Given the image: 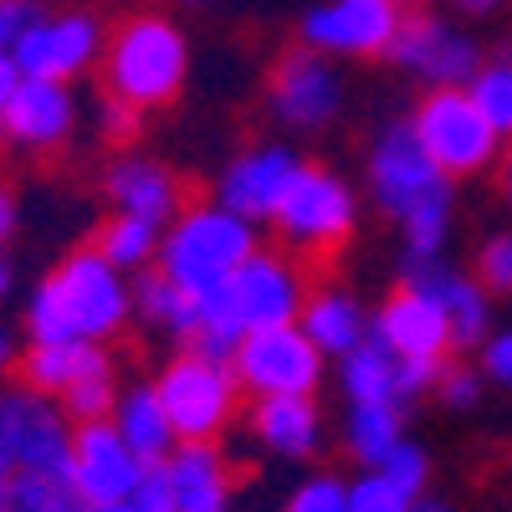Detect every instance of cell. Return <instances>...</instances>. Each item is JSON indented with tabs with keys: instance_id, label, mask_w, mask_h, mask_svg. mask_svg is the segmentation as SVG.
Segmentation results:
<instances>
[{
	"instance_id": "6da1fadb",
	"label": "cell",
	"mask_w": 512,
	"mask_h": 512,
	"mask_svg": "<svg viewBox=\"0 0 512 512\" xmlns=\"http://www.w3.org/2000/svg\"><path fill=\"white\" fill-rule=\"evenodd\" d=\"M134 318V292L123 287V272L93 246L67 251L62 262L36 282L26 303V338L31 344H62V338H88L108 344Z\"/></svg>"
},
{
	"instance_id": "7a4b0ae2",
	"label": "cell",
	"mask_w": 512,
	"mask_h": 512,
	"mask_svg": "<svg viewBox=\"0 0 512 512\" xmlns=\"http://www.w3.org/2000/svg\"><path fill=\"white\" fill-rule=\"evenodd\" d=\"M98 62H103V98H118L139 113H154V108H169L185 93L190 41L169 16L139 11V16H128L108 31Z\"/></svg>"
},
{
	"instance_id": "3957f363",
	"label": "cell",
	"mask_w": 512,
	"mask_h": 512,
	"mask_svg": "<svg viewBox=\"0 0 512 512\" xmlns=\"http://www.w3.org/2000/svg\"><path fill=\"white\" fill-rule=\"evenodd\" d=\"M282 246L297 267L308 272V282H328V272L344 262V251L359 226V200L354 190L323 164H303L297 180L287 185L277 216H272Z\"/></svg>"
},
{
	"instance_id": "277c9868",
	"label": "cell",
	"mask_w": 512,
	"mask_h": 512,
	"mask_svg": "<svg viewBox=\"0 0 512 512\" xmlns=\"http://www.w3.org/2000/svg\"><path fill=\"white\" fill-rule=\"evenodd\" d=\"M256 251L251 221H241L226 205H185L159 236V272L185 287L190 297L216 292L231 272Z\"/></svg>"
},
{
	"instance_id": "5b68a950",
	"label": "cell",
	"mask_w": 512,
	"mask_h": 512,
	"mask_svg": "<svg viewBox=\"0 0 512 512\" xmlns=\"http://www.w3.org/2000/svg\"><path fill=\"white\" fill-rule=\"evenodd\" d=\"M154 390H159L164 415H169L180 441H221L241 410V384H236L231 364L205 359L195 349L169 359L154 379Z\"/></svg>"
},
{
	"instance_id": "8992f818",
	"label": "cell",
	"mask_w": 512,
	"mask_h": 512,
	"mask_svg": "<svg viewBox=\"0 0 512 512\" xmlns=\"http://www.w3.org/2000/svg\"><path fill=\"white\" fill-rule=\"evenodd\" d=\"M410 128L420 149L431 154V164L441 169L446 180H466V175H482V169L497 159V128L482 118V108L472 103L466 88H431L415 113Z\"/></svg>"
},
{
	"instance_id": "52a82bcc",
	"label": "cell",
	"mask_w": 512,
	"mask_h": 512,
	"mask_svg": "<svg viewBox=\"0 0 512 512\" xmlns=\"http://www.w3.org/2000/svg\"><path fill=\"white\" fill-rule=\"evenodd\" d=\"M72 461V420L57 400L26 390V384H0V477L41 472L67 477Z\"/></svg>"
},
{
	"instance_id": "ba28073f",
	"label": "cell",
	"mask_w": 512,
	"mask_h": 512,
	"mask_svg": "<svg viewBox=\"0 0 512 512\" xmlns=\"http://www.w3.org/2000/svg\"><path fill=\"white\" fill-rule=\"evenodd\" d=\"M231 374H236L241 390L256 395V400L318 395V384H323V349L297 323L262 328V333H246L236 344Z\"/></svg>"
},
{
	"instance_id": "9c48e42d",
	"label": "cell",
	"mask_w": 512,
	"mask_h": 512,
	"mask_svg": "<svg viewBox=\"0 0 512 512\" xmlns=\"http://www.w3.org/2000/svg\"><path fill=\"white\" fill-rule=\"evenodd\" d=\"M369 190H374V205H379L395 226H400L405 216H415L420 205L451 200V180L431 164V154L420 149L410 118L384 123L379 139L369 144Z\"/></svg>"
},
{
	"instance_id": "30bf717a",
	"label": "cell",
	"mask_w": 512,
	"mask_h": 512,
	"mask_svg": "<svg viewBox=\"0 0 512 512\" xmlns=\"http://www.w3.org/2000/svg\"><path fill=\"white\" fill-rule=\"evenodd\" d=\"M267 108L277 123L313 134L344 113V77L313 47H282L267 67Z\"/></svg>"
},
{
	"instance_id": "8fae6325",
	"label": "cell",
	"mask_w": 512,
	"mask_h": 512,
	"mask_svg": "<svg viewBox=\"0 0 512 512\" xmlns=\"http://www.w3.org/2000/svg\"><path fill=\"white\" fill-rule=\"evenodd\" d=\"M390 57L400 72L431 82V88H461V82H472L477 67H482V47L461 26L431 16V11H410L400 16V31L390 41Z\"/></svg>"
},
{
	"instance_id": "7c38bea8",
	"label": "cell",
	"mask_w": 512,
	"mask_h": 512,
	"mask_svg": "<svg viewBox=\"0 0 512 512\" xmlns=\"http://www.w3.org/2000/svg\"><path fill=\"white\" fill-rule=\"evenodd\" d=\"M103 41H108V31H103L98 16H88V11H62V16H41V21L16 41V47H11V57H16L21 77L72 82V77H82V72L103 57Z\"/></svg>"
},
{
	"instance_id": "4fadbf2b",
	"label": "cell",
	"mask_w": 512,
	"mask_h": 512,
	"mask_svg": "<svg viewBox=\"0 0 512 512\" xmlns=\"http://www.w3.org/2000/svg\"><path fill=\"white\" fill-rule=\"evenodd\" d=\"M149 466L128 451L113 420H82L72 425V461H67V482L82 497V507H108L128 497L144 482Z\"/></svg>"
},
{
	"instance_id": "5bb4252c",
	"label": "cell",
	"mask_w": 512,
	"mask_h": 512,
	"mask_svg": "<svg viewBox=\"0 0 512 512\" xmlns=\"http://www.w3.org/2000/svg\"><path fill=\"white\" fill-rule=\"evenodd\" d=\"M400 31L395 0H323L303 16V47L323 57H384Z\"/></svg>"
},
{
	"instance_id": "9a60e30c",
	"label": "cell",
	"mask_w": 512,
	"mask_h": 512,
	"mask_svg": "<svg viewBox=\"0 0 512 512\" xmlns=\"http://www.w3.org/2000/svg\"><path fill=\"white\" fill-rule=\"evenodd\" d=\"M446 359H400L369 333L359 349L344 354V369H338V384H344V400H384V405H415L420 395L436 390Z\"/></svg>"
},
{
	"instance_id": "2e32d148",
	"label": "cell",
	"mask_w": 512,
	"mask_h": 512,
	"mask_svg": "<svg viewBox=\"0 0 512 512\" xmlns=\"http://www.w3.org/2000/svg\"><path fill=\"white\" fill-rule=\"evenodd\" d=\"M308 159L287 149V144H256V149H241L216 180V205L236 210L241 221H272L277 205L287 195V185L297 180V169Z\"/></svg>"
},
{
	"instance_id": "e0dca14e",
	"label": "cell",
	"mask_w": 512,
	"mask_h": 512,
	"mask_svg": "<svg viewBox=\"0 0 512 512\" xmlns=\"http://www.w3.org/2000/svg\"><path fill=\"white\" fill-rule=\"evenodd\" d=\"M77 134V103L67 93V82H41V77H21L16 93L0 113V139L47 159L62 154Z\"/></svg>"
},
{
	"instance_id": "ac0fdd59",
	"label": "cell",
	"mask_w": 512,
	"mask_h": 512,
	"mask_svg": "<svg viewBox=\"0 0 512 512\" xmlns=\"http://www.w3.org/2000/svg\"><path fill=\"white\" fill-rule=\"evenodd\" d=\"M103 195L118 216H139L154 226H169L190 205V180L175 175L169 164L144 159V154H113L103 169Z\"/></svg>"
},
{
	"instance_id": "d6986e66",
	"label": "cell",
	"mask_w": 512,
	"mask_h": 512,
	"mask_svg": "<svg viewBox=\"0 0 512 512\" xmlns=\"http://www.w3.org/2000/svg\"><path fill=\"white\" fill-rule=\"evenodd\" d=\"M369 333L379 338L390 354L400 359H451V323L446 308L436 303L431 292H415V287H395L369 318Z\"/></svg>"
},
{
	"instance_id": "ffe728a7",
	"label": "cell",
	"mask_w": 512,
	"mask_h": 512,
	"mask_svg": "<svg viewBox=\"0 0 512 512\" xmlns=\"http://www.w3.org/2000/svg\"><path fill=\"white\" fill-rule=\"evenodd\" d=\"M164 477L180 512H231L236 472L216 441H180L164 461Z\"/></svg>"
},
{
	"instance_id": "44dd1931",
	"label": "cell",
	"mask_w": 512,
	"mask_h": 512,
	"mask_svg": "<svg viewBox=\"0 0 512 512\" xmlns=\"http://www.w3.org/2000/svg\"><path fill=\"white\" fill-rule=\"evenodd\" d=\"M251 441L277 461H313L323 451V410L313 395H282L251 405Z\"/></svg>"
},
{
	"instance_id": "7402d4cb",
	"label": "cell",
	"mask_w": 512,
	"mask_h": 512,
	"mask_svg": "<svg viewBox=\"0 0 512 512\" xmlns=\"http://www.w3.org/2000/svg\"><path fill=\"white\" fill-rule=\"evenodd\" d=\"M113 369L108 344H88V338H62V344H31L26 354H16V379L26 390L62 400L72 384H82L88 374Z\"/></svg>"
},
{
	"instance_id": "603a6c76",
	"label": "cell",
	"mask_w": 512,
	"mask_h": 512,
	"mask_svg": "<svg viewBox=\"0 0 512 512\" xmlns=\"http://www.w3.org/2000/svg\"><path fill=\"white\" fill-rule=\"evenodd\" d=\"M297 328H303L313 344L323 349V359H344L349 349H359L364 338H369V318L364 308L354 303V297L344 287H333V282H313L308 287V303L303 313H297Z\"/></svg>"
},
{
	"instance_id": "cb8c5ba5",
	"label": "cell",
	"mask_w": 512,
	"mask_h": 512,
	"mask_svg": "<svg viewBox=\"0 0 512 512\" xmlns=\"http://www.w3.org/2000/svg\"><path fill=\"white\" fill-rule=\"evenodd\" d=\"M108 420L118 425V436L128 441V451H134L144 466H164L169 451L180 446V436H175V425H169L164 400H159L154 384H128V390H118V405H113Z\"/></svg>"
},
{
	"instance_id": "d4e9b609",
	"label": "cell",
	"mask_w": 512,
	"mask_h": 512,
	"mask_svg": "<svg viewBox=\"0 0 512 512\" xmlns=\"http://www.w3.org/2000/svg\"><path fill=\"white\" fill-rule=\"evenodd\" d=\"M400 441H405V405H384V400L349 405V415H344V451L359 466H379Z\"/></svg>"
},
{
	"instance_id": "484cf974",
	"label": "cell",
	"mask_w": 512,
	"mask_h": 512,
	"mask_svg": "<svg viewBox=\"0 0 512 512\" xmlns=\"http://www.w3.org/2000/svg\"><path fill=\"white\" fill-rule=\"evenodd\" d=\"M128 292H134V313H139L154 333H164L169 344H190V333H195V297H190L185 287H175V282L154 267V272H144Z\"/></svg>"
},
{
	"instance_id": "4316f807",
	"label": "cell",
	"mask_w": 512,
	"mask_h": 512,
	"mask_svg": "<svg viewBox=\"0 0 512 512\" xmlns=\"http://www.w3.org/2000/svg\"><path fill=\"white\" fill-rule=\"evenodd\" d=\"M159 236H164V226L139 221V216H118L113 210V216L93 231V251L103 262H113L118 272H134V267H149L159 256Z\"/></svg>"
},
{
	"instance_id": "83f0119b",
	"label": "cell",
	"mask_w": 512,
	"mask_h": 512,
	"mask_svg": "<svg viewBox=\"0 0 512 512\" xmlns=\"http://www.w3.org/2000/svg\"><path fill=\"white\" fill-rule=\"evenodd\" d=\"M0 512H88L67 477L41 472H11L0 477Z\"/></svg>"
},
{
	"instance_id": "f1b7e54d",
	"label": "cell",
	"mask_w": 512,
	"mask_h": 512,
	"mask_svg": "<svg viewBox=\"0 0 512 512\" xmlns=\"http://www.w3.org/2000/svg\"><path fill=\"white\" fill-rule=\"evenodd\" d=\"M472 103L482 108V118L497 128V134H512V47L497 52L492 62L477 67V77L466 82Z\"/></svg>"
},
{
	"instance_id": "f546056e",
	"label": "cell",
	"mask_w": 512,
	"mask_h": 512,
	"mask_svg": "<svg viewBox=\"0 0 512 512\" xmlns=\"http://www.w3.org/2000/svg\"><path fill=\"white\" fill-rule=\"evenodd\" d=\"M282 512H349V482L338 472H308L287 487Z\"/></svg>"
},
{
	"instance_id": "4dcf8cb0",
	"label": "cell",
	"mask_w": 512,
	"mask_h": 512,
	"mask_svg": "<svg viewBox=\"0 0 512 512\" xmlns=\"http://www.w3.org/2000/svg\"><path fill=\"white\" fill-rule=\"evenodd\" d=\"M57 405H62V415H67L72 425H82V420H108L113 405H118V374H113V369L88 374L82 384H72Z\"/></svg>"
},
{
	"instance_id": "1f68e13d",
	"label": "cell",
	"mask_w": 512,
	"mask_h": 512,
	"mask_svg": "<svg viewBox=\"0 0 512 512\" xmlns=\"http://www.w3.org/2000/svg\"><path fill=\"white\" fill-rule=\"evenodd\" d=\"M374 472H379L384 482H395V487L415 502V497H425V487H431V451H425L420 441H410V436H405L390 456H384V461L374 466Z\"/></svg>"
},
{
	"instance_id": "d6a6232c",
	"label": "cell",
	"mask_w": 512,
	"mask_h": 512,
	"mask_svg": "<svg viewBox=\"0 0 512 512\" xmlns=\"http://www.w3.org/2000/svg\"><path fill=\"white\" fill-rule=\"evenodd\" d=\"M415 502L395 487V482H384L374 466H364V472L349 482V512H410Z\"/></svg>"
},
{
	"instance_id": "836d02e7",
	"label": "cell",
	"mask_w": 512,
	"mask_h": 512,
	"mask_svg": "<svg viewBox=\"0 0 512 512\" xmlns=\"http://www.w3.org/2000/svg\"><path fill=\"white\" fill-rule=\"evenodd\" d=\"M88 512H180V507H175V492H169L164 466H149L144 482L128 492V497H118L108 507H88Z\"/></svg>"
},
{
	"instance_id": "e575fe53",
	"label": "cell",
	"mask_w": 512,
	"mask_h": 512,
	"mask_svg": "<svg viewBox=\"0 0 512 512\" xmlns=\"http://www.w3.org/2000/svg\"><path fill=\"white\" fill-rule=\"evenodd\" d=\"M477 287L482 292H512V231L482 241V251H477Z\"/></svg>"
},
{
	"instance_id": "d590c367",
	"label": "cell",
	"mask_w": 512,
	"mask_h": 512,
	"mask_svg": "<svg viewBox=\"0 0 512 512\" xmlns=\"http://www.w3.org/2000/svg\"><path fill=\"white\" fill-rule=\"evenodd\" d=\"M446 410H472L477 400H482V369H466V364H451L446 359V369H441V379H436V390H431Z\"/></svg>"
},
{
	"instance_id": "8d00e7d4",
	"label": "cell",
	"mask_w": 512,
	"mask_h": 512,
	"mask_svg": "<svg viewBox=\"0 0 512 512\" xmlns=\"http://www.w3.org/2000/svg\"><path fill=\"white\" fill-rule=\"evenodd\" d=\"M139 123H144L139 108H128V103H118V98H103V103H98V139H103L113 154H123V144L139 139Z\"/></svg>"
},
{
	"instance_id": "74e56055",
	"label": "cell",
	"mask_w": 512,
	"mask_h": 512,
	"mask_svg": "<svg viewBox=\"0 0 512 512\" xmlns=\"http://www.w3.org/2000/svg\"><path fill=\"white\" fill-rule=\"evenodd\" d=\"M47 16V6H41V0H0V47H16V41Z\"/></svg>"
},
{
	"instance_id": "f35d334b",
	"label": "cell",
	"mask_w": 512,
	"mask_h": 512,
	"mask_svg": "<svg viewBox=\"0 0 512 512\" xmlns=\"http://www.w3.org/2000/svg\"><path fill=\"white\" fill-rule=\"evenodd\" d=\"M482 379H497V384H512V328L487 338L482 344Z\"/></svg>"
},
{
	"instance_id": "ab89813d",
	"label": "cell",
	"mask_w": 512,
	"mask_h": 512,
	"mask_svg": "<svg viewBox=\"0 0 512 512\" xmlns=\"http://www.w3.org/2000/svg\"><path fill=\"white\" fill-rule=\"evenodd\" d=\"M16 82H21V67H16V57L0 47V113H6V103H11V93H16Z\"/></svg>"
},
{
	"instance_id": "60d3db41",
	"label": "cell",
	"mask_w": 512,
	"mask_h": 512,
	"mask_svg": "<svg viewBox=\"0 0 512 512\" xmlns=\"http://www.w3.org/2000/svg\"><path fill=\"white\" fill-rule=\"evenodd\" d=\"M16 216H21V210H16V195L0 185V251H6V241H11V231H16Z\"/></svg>"
},
{
	"instance_id": "b9f144b4",
	"label": "cell",
	"mask_w": 512,
	"mask_h": 512,
	"mask_svg": "<svg viewBox=\"0 0 512 512\" xmlns=\"http://www.w3.org/2000/svg\"><path fill=\"white\" fill-rule=\"evenodd\" d=\"M6 374H16V338H11V328H0V379Z\"/></svg>"
},
{
	"instance_id": "7bdbcfd3",
	"label": "cell",
	"mask_w": 512,
	"mask_h": 512,
	"mask_svg": "<svg viewBox=\"0 0 512 512\" xmlns=\"http://www.w3.org/2000/svg\"><path fill=\"white\" fill-rule=\"evenodd\" d=\"M451 6H456L461 16H492V11L502 6V0H451Z\"/></svg>"
},
{
	"instance_id": "ee69618b",
	"label": "cell",
	"mask_w": 512,
	"mask_h": 512,
	"mask_svg": "<svg viewBox=\"0 0 512 512\" xmlns=\"http://www.w3.org/2000/svg\"><path fill=\"white\" fill-rule=\"evenodd\" d=\"M11 287H16V267H11V256L0 251V303L11 297Z\"/></svg>"
},
{
	"instance_id": "f6af8a7d",
	"label": "cell",
	"mask_w": 512,
	"mask_h": 512,
	"mask_svg": "<svg viewBox=\"0 0 512 512\" xmlns=\"http://www.w3.org/2000/svg\"><path fill=\"white\" fill-rule=\"evenodd\" d=\"M410 512H456L451 502H441V497H415V507Z\"/></svg>"
},
{
	"instance_id": "bcb514c9",
	"label": "cell",
	"mask_w": 512,
	"mask_h": 512,
	"mask_svg": "<svg viewBox=\"0 0 512 512\" xmlns=\"http://www.w3.org/2000/svg\"><path fill=\"white\" fill-rule=\"evenodd\" d=\"M502 190H507V200H512V154H507V169H502Z\"/></svg>"
},
{
	"instance_id": "7dc6e473",
	"label": "cell",
	"mask_w": 512,
	"mask_h": 512,
	"mask_svg": "<svg viewBox=\"0 0 512 512\" xmlns=\"http://www.w3.org/2000/svg\"><path fill=\"white\" fill-rule=\"evenodd\" d=\"M395 6H410V11H420V6H425V0H395Z\"/></svg>"
},
{
	"instance_id": "c3c4849f",
	"label": "cell",
	"mask_w": 512,
	"mask_h": 512,
	"mask_svg": "<svg viewBox=\"0 0 512 512\" xmlns=\"http://www.w3.org/2000/svg\"><path fill=\"white\" fill-rule=\"evenodd\" d=\"M195 6H216V0H195Z\"/></svg>"
}]
</instances>
